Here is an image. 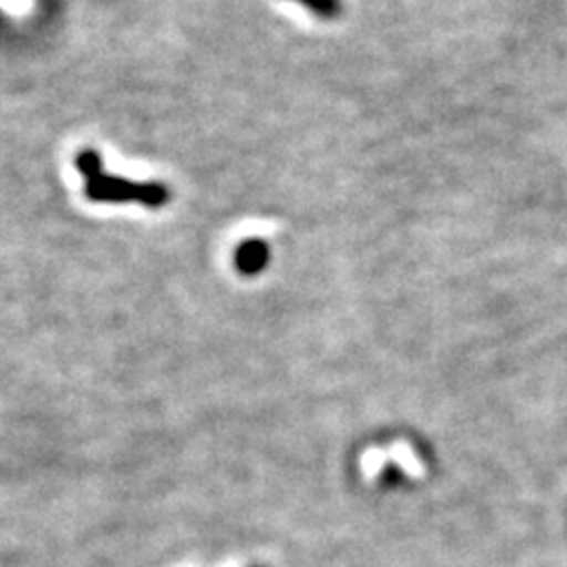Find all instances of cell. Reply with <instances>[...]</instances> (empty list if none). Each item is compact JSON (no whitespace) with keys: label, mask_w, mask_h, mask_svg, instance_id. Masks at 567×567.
Masks as SVG:
<instances>
[{"label":"cell","mask_w":567,"mask_h":567,"mask_svg":"<svg viewBox=\"0 0 567 567\" xmlns=\"http://www.w3.org/2000/svg\"><path fill=\"white\" fill-rule=\"evenodd\" d=\"M293 3L308 8L319 20H333L341 12V0H293Z\"/></svg>","instance_id":"3"},{"label":"cell","mask_w":567,"mask_h":567,"mask_svg":"<svg viewBox=\"0 0 567 567\" xmlns=\"http://www.w3.org/2000/svg\"><path fill=\"white\" fill-rule=\"evenodd\" d=\"M74 164H76L79 173L85 177V181H91V177L104 173L102 156H100L95 150H83V152L76 156Z\"/></svg>","instance_id":"4"},{"label":"cell","mask_w":567,"mask_h":567,"mask_svg":"<svg viewBox=\"0 0 567 567\" xmlns=\"http://www.w3.org/2000/svg\"><path fill=\"white\" fill-rule=\"evenodd\" d=\"M85 197L97 204H142L147 208H162L171 202V189L164 183H133L126 177L100 173L85 181Z\"/></svg>","instance_id":"1"},{"label":"cell","mask_w":567,"mask_h":567,"mask_svg":"<svg viewBox=\"0 0 567 567\" xmlns=\"http://www.w3.org/2000/svg\"><path fill=\"white\" fill-rule=\"evenodd\" d=\"M270 262V246L262 239H246L235 251V268L239 275L254 277L260 275Z\"/></svg>","instance_id":"2"}]
</instances>
